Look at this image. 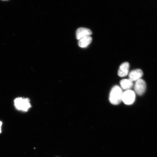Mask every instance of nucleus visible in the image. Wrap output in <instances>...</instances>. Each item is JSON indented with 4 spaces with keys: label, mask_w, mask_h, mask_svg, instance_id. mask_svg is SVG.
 I'll use <instances>...</instances> for the list:
<instances>
[{
    "label": "nucleus",
    "mask_w": 157,
    "mask_h": 157,
    "mask_svg": "<svg viewBox=\"0 0 157 157\" xmlns=\"http://www.w3.org/2000/svg\"><path fill=\"white\" fill-rule=\"evenodd\" d=\"M143 73L140 69L133 70L129 74V79L131 81H136L142 77Z\"/></svg>",
    "instance_id": "nucleus-5"
},
{
    "label": "nucleus",
    "mask_w": 157,
    "mask_h": 157,
    "mask_svg": "<svg viewBox=\"0 0 157 157\" xmlns=\"http://www.w3.org/2000/svg\"><path fill=\"white\" fill-rule=\"evenodd\" d=\"M92 32L90 29L86 28H80L77 29L76 33V38L78 40H80V39L83 38V37L87 36H90V35H92Z\"/></svg>",
    "instance_id": "nucleus-6"
},
{
    "label": "nucleus",
    "mask_w": 157,
    "mask_h": 157,
    "mask_svg": "<svg viewBox=\"0 0 157 157\" xmlns=\"http://www.w3.org/2000/svg\"><path fill=\"white\" fill-rule=\"evenodd\" d=\"M92 40V38L90 36H84L78 41V46L83 48H87L91 44Z\"/></svg>",
    "instance_id": "nucleus-8"
},
{
    "label": "nucleus",
    "mask_w": 157,
    "mask_h": 157,
    "mask_svg": "<svg viewBox=\"0 0 157 157\" xmlns=\"http://www.w3.org/2000/svg\"><path fill=\"white\" fill-rule=\"evenodd\" d=\"M1 1H9V0H1Z\"/></svg>",
    "instance_id": "nucleus-11"
},
{
    "label": "nucleus",
    "mask_w": 157,
    "mask_h": 157,
    "mask_svg": "<svg viewBox=\"0 0 157 157\" xmlns=\"http://www.w3.org/2000/svg\"><path fill=\"white\" fill-rule=\"evenodd\" d=\"M16 108L19 110L27 111L31 106L29 100L27 98H17L14 101Z\"/></svg>",
    "instance_id": "nucleus-2"
},
{
    "label": "nucleus",
    "mask_w": 157,
    "mask_h": 157,
    "mask_svg": "<svg viewBox=\"0 0 157 157\" xmlns=\"http://www.w3.org/2000/svg\"><path fill=\"white\" fill-rule=\"evenodd\" d=\"M2 125V122L0 121V133H1V126Z\"/></svg>",
    "instance_id": "nucleus-10"
},
{
    "label": "nucleus",
    "mask_w": 157,
    "mask_h": 157,
    "mask_svg": "<svg viewBox=\"0 0 157 157\" xmlns=\"http://www.w3.org/2000/svg\"><path fill=\"white\" fill-rule=\"evenodd\" d=\"M135 99V94L132 90H127L123 93L122 101L125 105H132L134 102Z\"/></svg>",
    "instance_id": "nucleus-3"
},
{
    "label": "nucleus",
    "mask_w": 157,
    "mask_h": 157,
    "mask_svg": "<svg viewBox=\"0 0 157 157\" xmlns=\"http://www.w3.org/2000/svg\"><path fill=\"white\" fill-rule=\"evenodd\" d=\"M121 89L127 90H130L133 86V82L127 79H124L121 80L120 83Z\"/></svg>",
    "instance_id": "nucleus-9"
},
{
    "label": "nucleus",
    "mask_w": 157,
    "mask_h": 157,
    "mask_svg": "<svg viewBox=\"0 0 157 157\" xmlns=\"http://www.w3.org/2000/svg\"><path fill=\"white\" fill-rule=\"evenodd\" d=\"M146 84L144 80L142 79L137 80L134 86L135 92L139 95H142L146 91Z\"/></svg>",
    "instance_id": "nucleus-4"
},
{
    "label": "nucleus",
    "mask_w": 157,
    "mask_h": 157,
    "mask_svg": "<svg viewBox=\"0 0 157 157\" xmlns=\"http://www.w3.org/2000/svg\"><path fill=\"white\" fill-rule=\"evenodd\" d=\"M122 89L119 86H115L112 88L109 95V101L113 105H118L122 101Z\"/></svg>",
    "instance_id": "nucleus-1"
},
{
    "label": "nucleus",
    "mask_w": 157,
    "mask_h": 157,
    "mask_svg": "<svg viewBox=\"0 0 157 157\" xmlns=\"http://www.w3.org/2000/svg\"><path fill=\"white\" fill-rule=\"evenodd\" d=\"M129 68V64L128 62H124L121 64L118 71V75L120 77H124L127 76L128 74Z\"/></svg>",
    "instance_id": "nucleus-7"
}]
</instances>
